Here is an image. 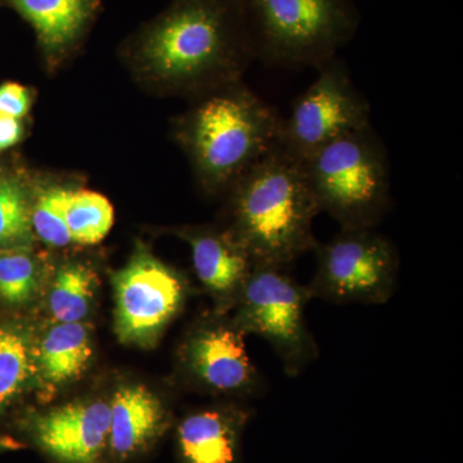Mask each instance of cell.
Segmentation results:
<instances>
[{"label":"cell","instance_id":"obj_18","mask_svg":"<svg viewBox=\"0 0 463 463\" xmlns=\"http://www.w3.org/2000/svg\"><path fill=\"white\" fill-rule=\"evenodd\" d=\"M96 276L81 264L61 268L52 288L50 307L60 323L80 322L90 310Z\"/></svg>","mask_w":463,"mask_h":463},{"label":"cell","instance_id":"obj_11","mask_svg":"<svg viewBox=\"0 0 463 463\" xmlns=\"http://www.w3.org/2000/svg\"><path fill=\"white\" fill-rule=\"evenodd\" d=\"M35 435L45 452L63 463H94L109 441V404L71 403L39 417Z\"/></svg>","mask_w":463,"mask_h":463},{"label":"cell","instance_id":"obj_4","mask_svg":"<svg viewBox=\"0 0 463 463\" xmlns=\"http://www.w3.org/2000/svg\"><path fill=\"white\" fill-rule=\"evenodd\" d=\"M255 60L273 67H315L354 38V0H240Z\"/></svg>","mask_w":463,"mask_h":463},{"label":"cell","instance_id":"obj_22","mask_svg":"<svg viewBox=\"0 0 463 463\" xmlns=\"http://www.w3.org/2000/svg\"><path fill=\"white\" fill-rule=\"evenodd\" d=\"M30 352L25 337L0 328V405L7 403L29 379Z\"/></svg>","mask_w":463,"mask_h":463},{"label":"cell","instance_id":"obj_14","mask_svg":"<svg viewBox=\"0 0 463 463\" xmlns=\"http://www.w3.org/2000/svg\"><path fill=\"white\" fill-rule=\"evenodd\" d=\"M35 30L43 53L57 62L83 38L99 0H9Z\"/></svg>","mask_w":463,"mask_h":463},{"label":"cell","instance_id":"obj_2","mask_svg":"<svg viewBox=\"0 0 463 463\" xmlns=\"http://www.w3.org/2000/svg\"><path fill=\"white\" fill-rule=\"evenodd\" d=\"M227 231L254 264L288 268L315 249L321 213L303 163L279 145L232 184Z\"/></svg>","mask_w":463,"mask_h":463},{"label":"cell","instance_id":"obj_1","mask_svg":"<svg viewBox=\"0 0 463 463\" xmlns=\"http://www.w3.org/2000/svg\"><path fill=\"white\" fill-rule=\"evenodd\" d=\"M133 52L149 80L197 97L242 80L255 60L240 0H173L138 33Z\"/></svg>","mask_w":463,"mask_h":463},{"label":"cell","instance_id":"obj_23","mask_svg":"<svg viewBox=\"0 0 463 463\" xmlns=\"http://www.w3.org/2000/svg\"><path fill=\"white\" fill-rule=\"evenodd\" d=\"M33 105L32 91L24 85L5 83L0 85V116L23 118Z\"/></svg>","mask_w":463,"mask_h":463},{"label":"cell","instance_id":"obj_19","mask_svg":"<svg viewBox=\"0 0 463 463\" xmlns=\"http://www.w3.org/2000/svg\"><path fill=\"white\" fill-rule=\"evenodd\" d=\"M32 207L23 183L0 179V251L24 249L32 242Z\"/></svg>","mask_w":463,"mask_h":463},{"label":"cell","instance_id":"obj_24","mask_svg":"<svg viewBox=\"0 0 463 463\" xmlns=\"http://www.w3.org/2000/svg\"><path fill=\"white\" fill-rule=\"evenodd\" d=\"M24 137V125L20 118L0 116V151L14 147Z\"/></svg>","mask_w":463,"mask_h":463},{"label":"cell","instance_id":"obj_16","mask_svg":"<svg viewBox=\"0 0 463 463\" xmlns=\"http://www.w3.org/2000/svg\"><path fill=\"white\" fill-rule=\"evenodd\" d=\"M91 353L90 331L80 322L58 323L51 328L41 346L43 376L52 383H62L79 376Z\"/></svg>","mask_w":463,"mask_h":463},{"label":"cell","instance_id":"obj_12","mask_svg":"<svg viewBox=\"0 0 463 463\" xmlns=\"http://www.w3.org/2000/svg\"><path fill=\"white\" fill-rule=\"evenodd\" d=\"M252 411L242 405L190 413L176 431L181 463H242V437Z\"/></svg>","mask_w":463,"mask_h":463},{"label":"cell","instance_id":"obj_15","mask_svg":"<svg viewBox=\"0 0 463 463\" xmlns=\"http://www.w3.org/2000/svg\"><path fill=\"white\" fill-rule=\"evenodd\" d=\"M166 419L154 392L143 386L120 389L109 404V446L115 455H133L163 432Z\"/></svg>","mask_w":463,"mask_h":463},{"label":"cell","instance_id":"obj_9","mask_svg":"<svg viewBox=\"0 0 463 463\" xmlns=\"http://www.w3.org/2000/svg\"><path fill=\"white\" fill-rule=\"evenodd\" d=\"M116 334L128 344L157 339L184 303L182 277L146 250L114 277Z\"/></svg>","mask_w":463,"mask_h":463},{"label":"cell","instance_id":"obj_5","mask_svg":"<svg viewBox=\"0 0 463 463\" xmlns=\"http://www.w3.org/2000/svg\"><path fill=\"white\" fill-rule=\"evenodd\" d=\"M301 163L319 210L341 228H374L385 215L389 156L371 125L323 146Z\"/></svg>","mask_w":463,"mask_h":463},{"label":"cell","instance_id":"obj_25","mask_svg":"<svg viewBox=\"0 0 463 463\" xmlns=\"http://www.w3.org/2000/svg\"><path fill=\"white\" fill-rule=\"evenodd\" d=\"M16 448H20V444L17 441L12 440L9 438L0 437V450L16 449Z\"/></svg>","mask_w":463,"mask_h":463},{"label":"cell","instance_id":"obj_17","mask_svg":"<svg viewBox=\"0 0 463 463\" xmlns=\"http://www.w3.org/2000/svg\"><path fill=\"white\" fill-rule=\"evenodd\" d=\"M66 222L72 242L94 245L108 236L114 225V207L105 196L88 190H70Z\"/></svg>","mask_w":463,"mask_h":463},{"label":"cell","instance_id":"obj_3","mask_svg":"<svg viewBox=\"0 0 463 463\" xmlns=\"http://www.w3.org/2000/svg\"><path fill=\"white\" fill-rule=\"evenodd\" d=\"M281 118L239 80L200 96L179 118L176 138L203 187L219 194L279 145Z\"/></svg>","mask_w":463,"mask_h":463},{"label":"cell","instance_id":"obj_7","mask_svg":"<svg viewBox=\"0 0 463 463\" xmlns=\"http://www.w3.org/2000/svg\"><path fill=\"white\" fill-rule=\"evenodd\" d=\"M317 269L307 288L312 298L334 304H385L397 291L398 250L373 228H341L317 242Z\"/></svg>","mask_w":463,"mask_h":463},{"label":"cell","instance_id":"obj_20","mask_svg":"<svg viewBox=\"0 0 463 463\" xmlns=\"http://www.w3.org/2000/svg\"><path fill=\"white\" fill-rule=\"evenodd\" d=\"M69 191L60 185L45 188L32 207L33 231L54 248H65L72 242L66 222Z\"/></svg>","mask_w":463,"mask_h":463},{"label":"cell","instance_id":"obj_10","mask_svg":"<svg viewBox=\"0 0 463 463\" xmlns=\"http://www.w3.org/2000/svg\"><path fill=\"white\" fill-rule=\"evenodd\" d=\"M183 365L197 385L231 397L263 394L265 381L246 349L245 335L230 322L205 323L183 346Z\"/></svg>","mask_w":463,"mask_h":463},{"label":"cell","instance_id":"obj_6","mask_svg":"<svg viewBox=\"0 0 463 463\" xmlns=\"http://www.w3.org/2000/svg\"><path fill=\"white\" fill-rule=\"evenodd\" d=\"M310 300L307 286L298 283L288 268L254 264L234 304L233 322L245 336L258 335L267 341L285 373L297 377L319 355L306 318Z\"/></svg>","mask_w":463,"mask_h":463},{"label":"cell","instance_id":"obj_13","mask_svg":"<svg viewBox=\"0 0 463 463\" xmlns=\"http://www.w3.org/2000/svg\"><path fill=\"white\" fill-rule=\"evenodd\" d=\"M181 236L190 243L194 268L203 288L224 306L234 307L254 267L245 249L227 230H188Z\"/></svg>","mask_w":463,"mask_h":463},{"label":"cell","instance_id":"obj_21","mask_svg":"<svg viewBox=\"0 0 463 463\" xmlns=\"http://www.w3.org/2000/svg\"><path fill=\"white\" fill-rule=\"evenodd\" d=\"M38 288L36 264L24 249L0 251V298L5 303H26Z\"/></svg>","mask_w":463,"mask_h":463},{"label":"cell","instance_id":"obj_8","mask_svg":"<svg viewBox=\"0 0 463 463\" xmlns=\"http://www.w3.org/2000/svg\"><path fill=\"white\" fill-rule=\"evenodd\" d=\"M281 118L279 146L303 161L317 149L371 125V106L353 83L345 63L335 57Z\"/></svg>","mask_w":463,"mask_h":463}]
</instances>
